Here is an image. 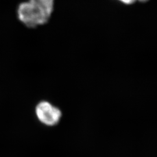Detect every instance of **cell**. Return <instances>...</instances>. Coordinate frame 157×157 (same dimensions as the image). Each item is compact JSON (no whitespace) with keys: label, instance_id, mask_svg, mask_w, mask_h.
Instances as JSON below:
<instances>
[{"label":"cell","instance_id":"4","mask_svg":"<svg viewBox=\"0 0 157 157\" xmlns=\"http://www.w3.org/2000/svg\"><path fill=\"white\" fill-rule=\"evenodd\" d=\"M139 1H140V2H146V1H147L148 0H139Z\"/></svg>","mask_w":157,"mask_h":157},{"label":"cell","instance_id":"1","mask_svg":"<svg viewBox=\"0 0 157 157\" xmlns=\"http://www.w3.org/2000/svg\"><path fill=\"white\" fill-rule=\"evenodd\" d=\"M53 6L54 0H29L18 6V18L28 28H36L48 21Z\"/></svg>","mask_w":157,"mask_h":157},{"label":"cell","instance_id":"2","mask_svg":"<svg viewBox=\"0 0 157 157\" xmlns=\"http://www.w3.org/2000/svg\"><path fill=\"white\" fill-rule=\"evenodd\" d=\"M35 112L40 122L48 127L57 125L62 118L61 109L47 101H40L36 105Z\"/></svg>","mask_w":157,"mask_h":157},{"label":"cell","instance_id":"3","mask_svg":"<svg viewBox=\"0 0 157 157\" xmlns=\"http://www.w3.org/2000/svg\"><path fill=\"white\" fill-rule=\"evenodd\" d=\"M120 1H121L122 2H123L124 4H131L134 3L136 0H120Z\"/></svg>","mask_w":157,"mask_h":157}]
</instances>
